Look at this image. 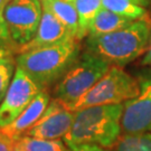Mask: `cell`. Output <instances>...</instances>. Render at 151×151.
Masks as SVG:
<instances>
[{"label":"cell","instance_id":"7a4b0ae2","mask_svg":"<svg viewBox=\"0 0 151 151\" xmlns=\"http://www.w3.org/2000/svg\"><path fill=\"white\" fill-rule=\"evenodd\" d=\"M78 39H70L49 47L34 49L17 56V67L22 68L42 88H47L67 73L80 58Z\"/></svg>","mask_w":151,"mask_h":151},{"label":"cell","instance_id":"ba28073f","mask_svg":"<svg viewBox=\"0 0 151 151\" xmlns=\"http://www.w3.org/2000/svg\"><path fill=\"white\" fill-rule=\"evenodd\" d=\"M42 91V87L22 68L17 67L10 86L0 103V127L4 128L12 123Z\"/></svg>","mask_w":151,"mask_h":151},{"label":"cell","instance_id":"cb8c5ba5","mask_svg":"<svg viewBox=\"0 0 151 151\" xmlns=\"http://www.w3.org/2000/svg\"><path fill=\"white\" fill-rule=\"evenodd\" d=\"M9 2H10V0H0V15L4 14V10Z\"/></svg>","mask_w":151,"mask_h":151},{"label":"cell","instance_id":"4fadbf2b","mask_svg":"<svg viewBox=\"0 0 151 151\" xmlns=\"http://www.w3.org/2000/svg\"><path fill=\"white\" fill-rule=\"evenodd\" d=\"M134 20H131L129 18L120 16L113 11L103 8L97 12V15L92 20L90 28H88V35L90 37H97L106 35L115 30H119L121 28L129 26L130 24Z\"/></svg>","mask_w":151,"mask_h":151},{"label":"cell","instance_id":"8992f818","mask_svg":"<svg viewBox=\"0 0 151 151\" xmlns=\"http://www.w3.org/2000/svg\"><path fill=\"white\" fill-rule=\"evenodd\" d=\"M2 16L10 39L22 46L35 37L43 16V6L40 0H10Z\"/></svg>","mask_w":151,"mask_h":151},{"label":"cell","instance_id":"9c48e42d","mask_svg":"<svg viewBox=\"0 0 151 151\" xmlns=\"http://www.w3.org/2000/svg\"><path fill=\"white\" fill-rule=\"evenodd\" d=\"M74 113L75 111L67 108L60 100H50L40 119L28 130L24 137L45 140L62 139L72 128Z\"/></svg>","mask_w":151,"mask_h":151},{"label":"cell","instance_id":"7402d4cb","mask_svg":"<svg viewBox=\"0 0 151 151\" xmlns=\"http://www.w3.org/2000/svg\"><path fill=\"white\" fill-rule=\"evenodd\" d=\"M72 151H111L109 149H105V148H102V147H99V146H82L80 148H77L75 150H72Z\"/></svg>","mask_w":151,"mask_h":151},{"label":"cell","instance_id":"2e32d148","mask_svg":"<svg viewBox=\"0 0 151 151\" xmlns=\"http://www.w3.org/2000/svg\"><path fill=\"white\" fill-rule=\"evenodd\" d=\"M73 4L77 11L82 37L85 38L88 35L92 20L102 9V0H74Z\"/></svg>","mask_w":151,"mask_h":151},{"label":"cell","instance_id":"9a60e30c","mask_svg":"<svg viewBox=\"0 0 151 151\" xmlns=\"http://www.w3.org/2000/svg\"><path fill=\"white\" fill-rule=\"evenodd\" d=\"M16 148L22 151H72L62 139L45 140L22 137L16 141Z\"/></svg>","mask_w":151,"mask_h":151},{"label":"cell","instance_id":"277c9868","mask_svg":"<svg viewBox=\"0 0 151 151\" xmlns=\"http://www.w3.org/2000/svg\"><path fill=\"white\" fill-rule=\"evenodd\" d=\"M111 65L95 55L85 52L67 70L54 88L55 99H58L72 110L80 99L96 84L109 70Z\"/></svg>","mask_w":151,"mask_h":151},{"label":"cell","instance_id":"603a6c76","mask_svg":"<svg viewBox=\"0 0 151 151\" xmlns=\"http://www.w3.org/2000/svg\"><path fill=\"white\" fill-rule=\"evenodd\" d=\"M4 62H12V58H11L10 53L2 46H0V63H4Z\"/></svg>","mask_w":151,"mask_h":151},{"label":"cell","instance_id":"e0dca14e","mask_svg":"<svg viewBox=\"0 0 151 151\" xmlns=\"http://www.w3.org/2000/svg\"><path fill=\"white\" fill-rule=\"evenodd\" d=\"M111 151H151V133L121 135Z\"/></svg>","mask_w":151,"mask_h":151},{"label":"cell","instance_id":"4316f807","mask_svg":"<svg viewBox=\"0 0 151 151\" xmlns=\"http://www.w3.org/2000/svg\"><path fill=\"white\" fill-rule=\"evenodd\" d=\"M14 151H22V150H19V149H17V148H15V150Z\"/></svg>","mask_w":151,"mask_h":151},{"label":"cell","instance_id":"5b68a950","mask_svg":"<svg viewBox=\"0 0 151 151\" xmlns=\"http://www.w3.org/2000/svg\"><path fill=\"white\" fill-rule=\"evenodd\" d=\"M139 91L140 86L137 77L130 75L121 66L111 65L108 72L74 104L72 110L122 104L137 96Z\"/></svg>","mask_w":151,"mask_h":151},{"label":"cell","instance_id":"6da1fadb","mask_svg":"<svg viewBox=\"0 0 151 151\" xmlns=\"http://www.w3.org/2000/svg\"><path fill=\"white\" fill-rule=\"evenodd\" d=\"M122 113L123 103L77 110L72 128L63 140L70 150L91 145L112 149L122 133Z\"/></svg>","mask_w":151,"mask_h":151},{"label":"cell","instance_id":"484cf974","mask_svg":"<svg viewBox=\"0 0 151 151\" xmlns=\"http://www.w3.org/2000/svg\"><path fill=\"white\" fill-rule=\"evenodd\" d=\"M65 1H70V2H74V0H65Z\"/></svg>","mask_w":151,"mask_h":151},{"label":"cell","instance_id":"5bb4252c","mask_svg":"<svg viewBox=\"0 0 151 151\" xmlns=\"http://www.w3.org/2000/svg\"><path fill=\"white\" fill-rule=\"evenodd\" d=\"M102 7L131 20L150 19L145 7L135 0H102Z\"/></svg>","mask_w":151,"mask_h":151},{"label":"cell","instance_id":"44dd1931","mask_svg":"<svg viewBox=\"0 0 151 151\" xmlns=\"http://www.w3.org/2000/svg\"><path fill=\"white\" fill-rule=\"evenodd\" d=\"M141 65L142 66H151V37H150L149 45L147 47L146 53L143 54V57L141 60Z\"/></svg>","mask_w":151,"mask_h":151},{"label":"cell","instance_id":"52a82bcc","mask_svg":"<svg viewBox=\"0 0 151 151\" xmlns=\"http://www.w3.org/2000/svg\"><path fill=\"white\" fill-rule=\"evenodd\" d=\"M140 91L135 97L123 103L121 129L123 134H138L151 131V70L137 77Z\"/></svg>","mask_w":151,"mask_h":151},{"label":"cell","instance_id":"ac0fdd59","mask_svg":"<svg viewBox=\"0 0 151 151\" xmlns=\"http://www.w3.org/2000/svg\"><path fill=\"white\" fill-rule=\"evenodd\" d=\"M14 63L4 62L0 63V103L2 102L6 93L10 86V83L14 77Z\"/></svg>","mask_w":151,"mask_h":151},{"label":"cell","instance_id":"3957f363","mask_svg":"<svg viewBox=\"0 0 151 151\" xmlns=\"http://www.w3.org/2000/svg\"><path fill=\"white\" fill-rule=\"evenodd\" d=\"M151 37V18L132 24L106 35L86 39V52L111 65L124 66L146 53Z\"/></svg>","mask_w":151,"mask_h":151},{"label":"cell","instance_id":"ffe728a7","mask_svg":"<svg viewBox=\"0 0 151 151\" xmlns=\"http://www.w3.org/2000/svg\"><path fill=\"white\" fill-rule=\"evenodd\" d=\"M9 39H10V36H9V32H8L7 26H6L4 16L0 15V40L7 42V40H9Z\"/></svg>","mask_w":151,"mask_h":151},{"label":"cell","instance_id":"8fae6325","mask_svg":"<svg viewBox=\"0 0 151 151\" xmlns=\"http://www.w3.org/2000/svg\"><path fill=\"white\" fill-rule=\"evenodd\" d=\"M50 102V95L46 90H43L34 99L29 106L12 123L4 127L2 130L11 139L17 141L26 134L28 130L40 119Z\"/></svg>","mask_w":151,"mask_h":151},{"label":"cell","instance_id":"d6986e66","mask_svg":"<svg viewBox=\"0 0 151 151\" xmlns=\"http://www.w3.org/2000/svg\"><path fill=\"white\" fill-rule=\"evenodd\" d=\"M16 148V141L11 139L0 127V151H14Z\"/></svg>","mask_w":151,"mask_h":151},{"label":"cell","instance_id":"30bf717a","mask_svg":"<svg viewBox=\"0 0 151 151\" xmlns=\"http://www.w3.org/2000/svg\"><path fill=\"white\" fill-rule=\"evenodd\" d=\"M70 39H76L70 32L56 18L49 10L43 8V16L38 30L29 43L19 46L18 54L34 50V49L49 47L53 45L64 43Z\"/></svg>","mask_w":151,"mask_h":151},{"label":"cell","instance_id":"d4e9b609","mask_svg":"<svg viewBox=\"0 0 151 151\" xmlns=\"http://www.w3.org/2000/svg\"><path fill=\"white\" fill-rule=\"evenodd\" d=\"M135 1L138 2V5L142 6V7H143L145 5H147V4H148V0H135Z\"/></svg>","mask_w":151,"mask_h":151},{"label":"cell","instance_id":"7c38bea8","mask_svg":"<svg viewBox=\"0 0 151 151\" xmlns=\"http://www.w3.org/2000/svg\"><path fill=\"white\" fill-rule=\"evenodd\" d=\"M43 8L49 10L73 35V37L82 40V32L78 22V16L73 2L65 0H40Z\"/></svg>","mask_w":151,"mask_h":151}]
</instances>
